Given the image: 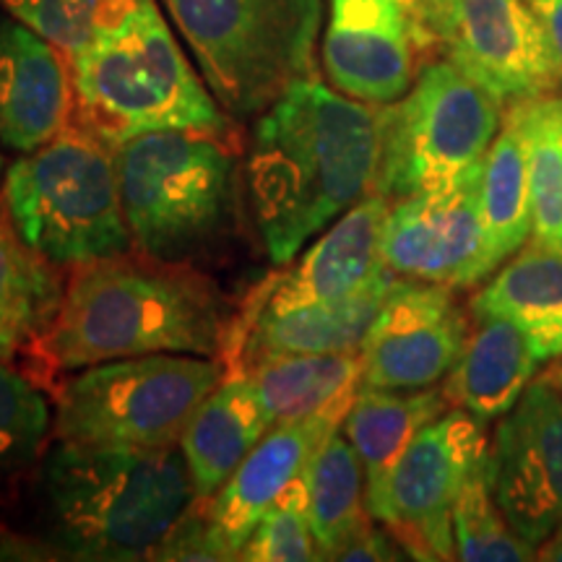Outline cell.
<instances>
[{
    "instance_id": "obj_1",
    "label": "cell",
    "mask_w": 562,
    "mask_h": 562,
    "mask_svg": "<svg viewBox=\"0 0 562 562\" xmlns=\"http://www.w3.org/2000/svg\"><path fill=\"white\" fill-rule=\"evenodd\" d=\"M378 104L326 87L292 83L252 125L245 199L273 266L302 248L375 188Z\"/></svg>"
},
{
    "instance_id": "obj_2",
    "label": "cell",
    "mask_w": 562,
    "mask_h": 562,
    "mask_svg": "<svg viewBox=\"0 0 562 562\" xmlns=\"http://www.w3.org/2000/svg\"><path fill=\"white\" fill-rule=\"evenodd\" d=\"M26 487L30 539L47 560H154L195 501L178 446L140 451L55 440Z\"/></svg>"
},
{
    "instance_id": "obj_3",
    "label": "cell",
    "mask_w": 562,
    "mask_h": 562,
    "mask_svg": "<svg viewBox=\"0 0 562 562\" xmlns=\"http://www.w3.org/2000/svg\"><path fill=\"white\" fill-rule=\"evenodd\" d=\"M235 313L203 269L123 252L68 273L45 341V370L144 355H199L224 362Z\"/></svg>"
},
{
    "instance_id": "obj_4",
    "label": "cell",
    "mask_w": 562,
    "mask_h": 562,
    "mask_svg": "<svg viewBox=\"0 0 562 562\" xmlns=\"http://www.w3.org/2000/svg\"><path fill=\"white\" fill-rule=\"evenodd\" d=\"M70 74V121L112 146L151 131H237L159 0H110Z\"/></svg>"
},
{
    "instance_id": "obj_5",
    "label": "cell",
    "mask_w": 562,
    "mask_h": 562,
    "mask_svg": "<svg viewBox=\"0 0 562 562\" xmlns=\"http://www.w3.org/2000/svg\"><path fill=\"white\" fill-rule=\"evenodd\" d=\"M133 250L203 269L243 227L245 175L235 133L151 131L115 146Z\"/></svg>"
},
{
    "instance_id": "obj_6",
    "label": "cell",
    "mask_w": 562,
    "mask_h": 562,
    "mask_svg": "<svg viewBox=\"0 0 562 562\" xmlns=\"http://www.w3.org/2000/svg\"><path fill=\"white\" fill-rule=\"evenodd\" d=\"M0 209L21 240L66 271L133 250L115 146L74 121L5 167Z\"/></svg>"
},
{
    "instance_id": "obj_7",
    "label": "cell",
    "mask_w": 562,
    "mask_h": 562,
    "mask_svg": "<svg viewBox=\"0 0 562 562\" xmlns=\"http://www.w3.org/2000/svg\"><path fill=\"white\" fill-rule=\"evenodd\" d=\"M214 100L250 121L315 79L323 0H159Z\"/></svg>"
},
{
    "instance_id": "obj_8",
    "label": "cell",
    "mask_w": 562,
    "mask_h": 562,
    "mask_svg": "<svg viewBox=\"0 0 562 562\" xmlns=\"http://www.w3.org/2000/svg\"><path fill=\"white\" fill-rule=\"evenodd\" d=\"M227 364L199 355H144L74 370L55 393V440L104 448H175Z\"/></svg>"
},
{
    "instance_id": "obj_9",
    "label": "cell",
    "mask_w": 562,
    "mask_h": 562,
    "mask_svg": "<svg viewBox=\"0 0 562 562\" xmlns=\"http://www.w3.org/2000/svg\"><path fill=\"white\" fill-rule=\"evenodd\" d=\"M505 108L442 55L419 68L402 100L378 104V170L372 193L391 203L484 159Z\"/></svg>"
},
{
    "instance_id": "obj_10",
    "label": "cell",
    "mask_w": 562,
    "mask_h": 562,
    "mask_svg": "<svg viewBox=\"0 0 562 562\" xmlns=\"http://www.w3.org/2000/svg\"><path fill=\"white\" fill-rule=\"evenodd\" d=\"M487 422L451 406L422 427L385 482L370 516L383 524L409 560H456V497L487 456Z\"/></svg>"
},
{
    "instance_id": "obj_11",
    "label": "cell",
    "mask_w": 562,
    "mask_h": 562,
    "mask_svg": "<svg viewBox=\"0 0 562 562\" xmlns=\"http://www.w3.org/2000/svg\"><path fill=\"white\" fill-rule=\"evenodd\" d=\"M484 159L453 180L391 203L383 224V263L396 277L446 284H482Z\"/></svg>"
},
{
    "instance_id": "obj_12",
    "label": "cell",
    "mask_w": 562,
    "mask_h": 562,
    "mask_svg": "<svg viewBox=\"0 0 562 562\" xmlns=\"http://www.w3.org/2000/svg\"><path fill=\"white\" fill-rule=\"evenodd\" d=\"M487 474L510 529L537 550L562 524V391L550 378H533L497 419Z\"/></svg>"
},
{
    "instance_id": "obj_13",
    "label": "cell",
    "mask_w": 562,
    "mask_h": 562,
    "mask_svg": "<svg viewBox=\"0 0 562 562\" xmlns=\"http://www.w3.org/2000/svg\"><path fill=\"white\" fill-rule=\"evenodd\" d=\"M472 334V311L456 290L398 277L364 336V389L417 391L446 381Z\"/></svg>"
},
{
    "instance_id": "obj_14",
    "label": "cell",
    "mask_w": 562,
    "mask_h": 562,
    "mask_svg": "<svg viewBox=\"0 0 562 562\" xmlns=\"http://www.w3.org/2000/svg\"><path fill=\"white\" fill-rule=\"evenodd\" d=\"M442 55L503 108L562 94L550 42L526 0H459Z\"/></svg>"
},
{
    "instance_id": "obj_15",
    "label": "cell",
    "mask_w": 562,
    "mask_h": 562,
    "mask_svg": "<svg viewBox=\"0 0 562 562\" xmlns=\"http://www.w3.org/2000/svg\"><path fill=\"white\" fill-rule=\"evenodd\" d=\"M391 201L381 193L364 195L347 214H341L331 227L302 256L279 266L261 284L248 294L235 318L284 313L302 305L341 302L368 290L372 281L383 277V224Z\"/></svg>"
},
{
    "instance_id": "obj_16",
    "label": "cell",
    "mask_w": 562,
    "mask_h": 562,
    "mask_svg": "<svg viewBox=\"0 0 562 562\" xmlns=\"http://www.w3.org/2000/svg\"><path fill=\"white\" fill-rule=\"evenodd\" d=\"M321 63L341 94L391 104L412 89L427 58L398 0H331Z\"/></svg>"
},
{
    "instance_id": "obj_17",
    "label": "cell",
    "mask_w": 562,
    "mask_h": 562,
    "mask_svg": "<svg viewBox=\"0 0 562 562\" xmlns=\"http://www.w3.org/2000/svg\"><path fill=\"white\" fill-rule=\"evenodd\" d=\"M70 58L32 26L0 9V146L30 154L74 117Z\"/></svg>"
},
{
    "instance_id": "obj_18",
    "label": "cell",
    "mask_w": 562,
    "mask_h": 562,
    "mask_svg": "<svg viewBox=\"0 0 562 562\" xmlns=\"http://www.w3.org/2000/svg\"><path fill=\"white\" fill-rule=\"evenodd\" d=\"M341 422V417L323 414V417L273 425L245 456L235 474L224 482V487L201 501L211 529L232 558L240 560L243 544L248 542L258 521L300 476H305L313 456L328 435L339 430Z\"/></svg>"
},
{
    "instance_id": "obj_19",
    "label": "cell",
    "mask_w": 562,
    "mask_h": 562,
    "mask_svg": "<svg viewBox=\"0 0 562 562\" xmlns=\"http://www.w3.org/2000/svg\"><path fill=\"white\" fill-rule=\"evenodd\" d=\"M398 277L391 269L368 290L341 302L302 305L284 313L235 318L224 351L227 372H248L252 364L284 355L360 351L385 294Z\"/></svg>"
},
{
    "instance_id": "obj_20",
    "label": "cell",
    "mask_w": 562,
    "mask_h": 562,
    "mask_svg": "<svg viewBox=\"0 0 562 562\" xmlns=\"http://www.w3.org/2000/svg\"><path fill=\"white\" fill-rule=\"evenodd\" d=\"M542 364L544 357L521 326L501 315H472L467 347L440 385L456 409L495 422L518 404Z\"/></svg>"
},
{
    "instance_id": "obj_21",
    "label": "cell",
    "mask_w": 562,
    "mask_h": 562,
    "mask_svg": "<svg viewBox=\"0 0 562 562\" xmlns=\"http://www.w3.org/2000/svg\"><path fill=\"white\" fill-rule=\"evenodd\" d=\"M269 430L271 419L248 372H227L195 409L178 446L195 501L216 495Z\"/></svg>"
},
{
    "instance_id": "obj_22",
    "label": "cell",
    "mask_w": 562,
    "mask_h": 562,
    "mask_svg": "<svg viewBox=\"0 0 562 562\" xmlns=\"http://www.w3.org/2000/svg\"><path fill=\"white\" fill-rule=\"evenodd\" d=\"M63 271L21 240L0 209V360L45 370V341L66 297Z\"/></svg>"
},
{
    "instance_id": "obj_23",
    "label": "cell",
    "mask_w": 562,
    "mask_h": 562,
    "mask_svg": "<svg viewBox=\"0 0 562 562\" xmlns=\"http://www.w3.org/2000/svg\"><path fill=\"white\" fill-rule=\"evenodd\" d=\"M451 409V402L440 389H364L360 385L341 432L347 435L364 472V492L368 510L381 501L385 482L402 459L409 442L417 438L422 427L430 425L440 414Z\"/></svg>"
},
{
    "instance_id": "obj_24",
    "label": "cell",
    "mask_w": 562,
    "mask_h": 562,
    "mask_svg": "<svg viewBox=\"0 0 562 562\" xmlns=\"http://www.w3.org/2000/svg\"><path fill=\"white\" fill-rule=\"evenodd\" d=\"M472 315L521 326L544 362L562 357V252L529 240L469 300Z\"/></svg>"
},
{
    "instance_id": "obj_25",
    "label": "cell",
    "mask_w": 562,
    "mask_h": 562,
    "mask_svg": "<svg viewBox=\"0 0 562 562\" xmlns=\"http://www.w3.org/2000/svg\"><path fill=\"white\" fill-rule=\"evenodd\" d=\"M482 227L487 277L531 240L529 138L521 102L505 108L501 131L484 154Z\"/></svg>"
},
{
    "instance_id": "obj_26",
    "label": "cell",
    "mask_w": 562,
    "mask_h": 562,
    "mask_svg": "<svg viewBox=\"0 0 562 562\" xmlns=\"http://www.w3.org/2000/svg\"><path fill=\"white\" fill-rule=\"evenodd\" d=\"M271 427L311 417H347L362 385L360 351L328 355H284L248 370Z\"/></svg>"
},
{
    "instance_id": "obj_27",
    "label": "cell",
    "mask_w": 562,
    "mask_h": 562,
    "mask_svg": "<svg viewBox=\"0 0 562 562\" xmlns=\"http://www.w3.org/2000/svg\"><path fill=\"white\" fill-rule=\"evenodd\" d=\"M307 513L321 560H336L341 547L375 518L368 510L364 472L347 435L334 430L305 474Z\"/></svg>"
},
{
    "instance_id": "obj_28",
    "label": "cell",
    "mask_w": 562,
    "mask_h": 562,
    "mask_svg": "<svg viewBox=\"0 0 562 562\" xmlns=\"http://www.w3.org/2000/svg\"><path fill=\"white\" fill-rule=\"evenodd\" d=\"M55 412L30 372L0 360V503L37 472L55 438Z\"/></svg>"
},
{
    "instance_id": "obj_29",
    "label": "cell",
    "mask_w": 562,
    "mask_h": 562,
    "mask_svg": "<svg viewBox=\"0 0 562 562\" xmlns=\"http://www.w3.org/2000/svg\"><path fill=\"white\" fill-rule=\"evenodd\" d=\"M531 240L562 252V94L526 100Z\"/></svg>"
},
{
    "instance_id": "obj_30",
    "label": "cell",
    "mask_w": 562,
    "mask_h": 562,
    "mask_svg": "<svg viewBox=\"0 0 562 562\" xmlns=\"http://www.w3.org/2000/svg\"><path fill=\"white\" fill-rule=\"evenodd\" d=\"M456 560L463 562H529L533 547L510 529L492 492L487 456L463 482L453 505Z\"/></svg>"
},
{
    "instance_id": "obj_31",
    "label": "cell",
    "mask_w": 562,
    "mask_h": 562,
    "mask_svg": "<svg viewBox=\"0 0 562 562\" xmlns=\"http://www.w3.org/2000/svg\"><path fill=\"white\" fill-rule=\"evenodd\" d=\"M307 474V472H305ZM240 560L245 562H311L321 560L315 544L311 513H307L305 476H300L269 513L258 521L256 529L243 544Z\"/></svg>"
},
{
    "instance_id": "obj_32",
    "label": "cell",
    "mask_w": 562,
    "mask_h": 562,
    "mask_svg": "<svg viewBox=\"0 0 562 562\" xmlns=\"http://www.w3.org/2000/svg\"><path fill=\"white\" fill-rule=\"evenodd\" d=\"M108 3L110 0H0V9L74 58L87 45Z\"/></svg>"
},
{
    "instance_id": "obj_33",
    "label": "cell",
    "mask_w": 562,
    "mask_h": 562,
    "mask_svg": "<svg viewBox=\"0 0 562 562\" xmlns=\"http://www.w3.org/2000/svg\"><path fill=\"white\" fill-rule=\"evenodd\" d=\"M154 560H201V562H229L235 560L216 531L211 529L206 513L201 508V501H193L191 508L180 516V521L172 526L165 542L154 552Z\"/></svg>"
},
{
    "instance_id": "obj_34",
    "label": "cell",
    "mask_w": 562,
    "mask_h": 562,
    "mask_svg": "<svg viewBox=\"0 0 562 562\" xmlns=\"http://www.w3.org/2000/svg\"><path fill=\"white\" fill-rule=\"evenodd\" d=\"M398 5L409 19L422 55L427 60H432L438 53L442 55V45L451 34L459 0H398Z\"/></svg>"
},
{
    "instance_id": "obj_35",
    "label": "cell",
    "mask_w": 562,
    "mask_h": 562,
    "mask_svg": "<svg viewBox=\"0 0 562 562\" xmlns=\"http://www.w3.org/2000/svg\"><path fill=\"white\" fill-rule=\"evenodd\" d=\"M336 560H409V554L383 524L370 521L341 547Z\"/></svg>"
},
{
    "instance_id": "obj_36",
    "label": "cell",
    "mask_w": 562,
    "mask_h": 562,
    "mask_svg": "<svg viewBox=\"0 0 562 562\" xmlns=\"http://www.w3.org/2000/svg\"><path fill=\"white\" fill-rule=\"evenodd\" d=\"M526 5L537 16L547 42H550V50L562 79V0H526Z\"/></svg>"
},
{
    "instance_id": "obj_37",
    "label": "cell",
    "mask_w": 562,
    "mask_h": 562,
    "mask_svg": "<svg viewBox=\"0 0 562 562\" xmlns=\"http://www.w3.org/2000/svg\"><path fill=\"white\" fill-rule=\"evenodd\" d=\"M533 560L562 562V524L544 539V542L537 544V550H533Z\"/></svg>"
},
{
    "instance_id": "obj_38",
    "label": "cell",
    "mask_w": 562,
    "mask_h": 562,
    "mask_svg": "<svg viewBox=\"0 0 562 562\" xmlns=\"http://www.w3.org/2000/svg\"><path fill=\"white\" fill-rule=\"evenodd\" d=\"M544 378H550V381H552L554 385H558V389L562 391V357H560V360H558V362H554V364H552V368H550V370H547V372H544Z\"/></svg>"
},
{
    "instance_id": "obj_39",
    "label": "cell",
    "mask_w": 562,
    "mask_h": 562,
    "mask_svg": "<svg viewBox=\"0 0 562 562\" xmlns=\"http://www.w3.org/2000/svg\"><path fill=\"white\" fill-rule=\"evenodd\" d=\"M5 159H3V146H0V188H3V178H5Z\"/></svg>"
}]
</instances>
